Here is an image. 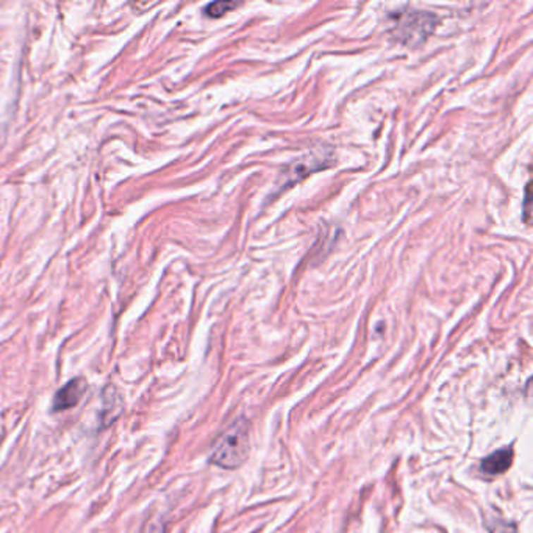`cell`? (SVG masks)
Instances as JSON below:
<instances>
[{"instance_id": "6da1fadb", "label": "cell", "mask_w": 533, "mask_h": 533, "mask_svg": "<svg viewBox=\"0 0 533 533\" xmlns=\"http://www.w3.org/2000/svg\"><path fill=\"white\" fill-rule=\"evenodd\" d=\"M249 452V427L247 422L241 421L222 435L212 453V463L224 470H238L247 460Z\"/></svg>"}, {"instance_id": "7a4b0ae2", "label": "cell", "mask_w": 533, "mask_h": 533, "mask_svg": "<svg viewBox=\"0 0 533 533\" xmlns=\"http://www.w3.org/2000/svg\"><path fill=\"white\" fill-rule=\"evenodd\" d=\"M86 390H88V385H86L85 379L82 377L72 379L71 381H68V384L61 386L55 394L54 403H52L54 412H63V410H69L72 407H75L77 403L82 400Z\"/></svg>"}, {"instance_id": "3957f363", "label": "cell", "mask_w": 533, "mask_h": 533, "mask_svg": "<svg viewBox=\"0 0 533 533\" xmlns=\"http://www.w3.org/2000/svg\"><path fill=\"white\" fill-rule=\"evenodd\" d=\"M511 463H513V451L510 448H503L486 457L484 462H482L480 470L489 475H499L508 471Z\"/></svg>"}, {"instance_id": "277c9868", "label": "cell", "mask_w": 533, "mask_h": 533, "mask_svg": "<svg viewBox=\"0 0 533 533\" xmlns=\"http://www.w3.org/2000/svg\"><path fill=\"white\" fill-rule=\"evenodd\" d=\"M241 4H235V2H214L212 5L207 6L205 13L210 18H221L222 14H226L228 10H235L236 6H240Z\"/></svg>"}, {"instance_id": "5b68a950", "label": "cell", "mask_w": 533, "mask_h": 533, "mask_svg": "<svg viewBox=\"0 0 533 533\" xmlns=\"http://www.w3.org/2000/svg\"><path fill=\"white\" fill-rule=\"evenodd\" d=\"M491 533H517L516 527L510 522H496L494 527L491 529Z\"/></svg>"}]
</instances>
